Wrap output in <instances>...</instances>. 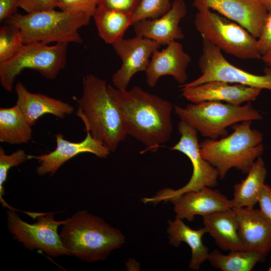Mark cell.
Listing matches in <instances>:
<instances>
[{
	"label": "cell",
	"instance_id": "21",
	"mask_svg": "<svg viewBox=\"0 0 271 271\" xmlns=\"http://www.w3.org/2000/svg\"><path fill=\"white\" fill-rule=\"evenodd\" d=\"M204 227L217 245L224 250H244L238 234V223L231 208L203 217Z\"/></svg>",
	"mask_w": 271,
	"mask_h": 271
},
{
	"label": "cell",
	"instance_id": "23",
	"mask_svg": "<svg viewBox=\"0 0 271 271\" xmlns=\"http://www.w3.org/2000/svg\"><path fill=\"white\" fill-rule=\"evenodd\" d=\"M247 174L244 180L234 186L233 197L230 200L231 208H253L258 202L267 174L261 157L255 161Z\"/></svg>",
	"mask_w": 271,
	"mask_h": 271
},
{
	"label": "cell",
	"instance_id": "16",
	"mask_svg": "<svg viewBox=\"0 0 271 271\" xmlns=\"http://www.w3.org/2000/svg\"><path fill=\"white\" fill-rule=\"evenodd\" d=\"M166 46L165 49L154 52L145 71L147 83L151 87L156 86L163 76H172L180 85L188 79L186 71L191 61L190 56L176 41Z\"/></svg>",
	"mask_w": 271,
	"mask_h": 271
},
{
	"label": "cell",
	"instance_id": "8",
	"mask_svg": "<svg viewBox=\"0 0 271 271\" xmlns=\"http://www.w3.org/2000/svg\"><path fill=\"white\" fill-rule=\"evenodd\" d=\"M68 44H25L13 58L0 63L2 86L5 90L12 91L16 78L26 69L37 71L48 79H54L66 65Z\"/></svg>",
	"mask_w": 271,
	"mask_h": 271
},
{
	"label": "cell",
	"instance_id": "35",
	"mask_svg": "<svg viewBox=\"0 0 271 271\" xmlns=\"http://www.w3.org/2000/svg\"><path fill=\"white\" fill-rule=\"evenodd\" d=\"M20 0H0V21L9 19L16 14Z\"/></svg>",
	"mask_w": 271,
	"mask_h": 271
},
{
	"label": "cell",
	"instance_id": "22",
	"mask_svg": "<svg viewBox=\"0 0 271 271\" xmlns=\"http://www.w3.org/2000/svg\"><path fill=\"white\" fill-rule=\"evenodd\" d=\"M170 243L178 246L182 242L187 243L191 250V258L189 264L190 269L198 270L201 264L206 260L209 254L208 248L204 245L202 237L207 233L205 228L194 229L187 226L182 219L175 217L173 220L168 221Z\"/></svg>",
	"mask_w": 271,
	"mask_h": 271
},
{
	"label": "cell",
	"instance_id": "17",
	"mask_svg": "<svg viewBox=\"0 0 271 271\" xmlns=\"http://www.w3.org/2000/svg\"><path fill=\"white\" fill-rule=\"evenodd\" d=\"M187 13L184 0H174L170 10L156 19H145L132 25L136 36L153 40L161 45L168 44L184 38L179 26Z\"/></svg>",
	"mask_w": 271,
	"mask_h": 271
},
{
	"label": "cell",
	"instance_id": "3",
	"mask_svg": "<svg viewBox=\"0 0 271 271\" xmlns=\"http://www.w3.org/2000/svg\"><path fill=\"white\" fill-rule=\"evenodd\" d=\"M62 225L60 236L64 246L70 255L84 261L103 260L125 241L120 230L85 210L75 213Z\"/></svg>",
	"mask_w": 271,
	"mask_h": 271
},
{
	"label": "cell",
	"instance_id": "29",
	"mask_svg": "<svg viewBox=\"0 0 271 271\" xmlns=\"http://www.w3.org/2000/svg\"><path fill=\"white\" fill-rule=\"evenodd\" d=\"M171 0H141L132 13L133 23L145 19H156L166 13L172 7Z\"/></svg>",
	"mask_w": 271,
	"mask_h": 271
},
{
	"label": "cell",
	"instance_id": "9",
	"mask_svg": "<svg viewBox=\"0 0 271 271\" xmlns=\"http://www.w3.org/2000/svg\"><path fill=\"white\" fill-rule=\"evenodd\" d=\"M178 129L180 140L171 150L179 151L189 158L193 168L191 177L182 187L176 190L163 189L153 197L143 198L144 202L156 203L163 201H171L185 192L198 190L204 187L213 188L218 184L219 175L217 170L201 155L198 131L181 120L178 123Z\"/></svg>",
	"mask_w": 271,
	"mask_h": 271
},
{
	"label": "cell",
	"instance_id": "20",
	"mask_svg": "<svg viewBox=\"0 0 271 271\" xmlns=\"http://www.w3.org/2000/svg\"><path fill=\"white\" fill-rule=\"evenodd\" d=\"M15 89L17 96L16 104L32 126L46 114L63 118L74 112V107L68 103L41 93H32L21 82L15 84Z\"/></svg>",
	"mask_w": 271,
	"mask_h": 271
},
{
	"label": "cell",
	"instance_id": "18",
	"mask_svg": "<svg viewBox=\"0 0 271 271\" xmlns=\"http://www.w3.org/2000/svg\"><path fill=\"white\" fill-rule=\"evenodd\" d=\"M238 223V234L244 250L254 252L264 258L271 250V222L259 209L232 208Z\"/></svg>",
	"mask_w": 271,
	"mask_h": 271
},
{
	"label": "cell",
	"instance_id": "27",
	"mask_svg": "<svg viewBox=\"0 0 271 271\" xmlns=\"http://www.w3.org/2000/svg\"><path fill=\"white\" fill-rule=\"evenodd\" d=\"M24 44L18 27L9 24L2 26L0 29V63L13 58Z\"/></svg>",
	"mask_w": 271,
	"mask_h": 271
},
{
	"label": "cell",
	"instance_id": "15",
	"mask_svg": "<svg viewBox=\"0 0 271 271\" xmlns=\"http://www.w3.org/2000/svg\"><path fill=\"white\" fill-rule=\"evenodd\" d=\"M182 95L193 103L206 101H224L234 105L255 100L261 89L246 85L212 81L181 89Z\"/></svg>",
	"mask_w": 271,
	"mask_h": 271
},
{
	"label": "cell",
	"instance_id": "32",
	"mask_svg": "<svg viewBox=\"0 0 271 271\" xmlns=\"http://www.w3.org/2000/svg\"><path fill=\"white\" fill-rule=\"evenodd\" d=\"M57 3V0H20L19 8L29 13L55 9Z\"/></svg>",
	"mask_w": 271,
	"mask_h": 271
},
{
	"label": "cell",
	"instance_id": "2",
	"mask_svg": "<svg viewBox=\"0 0 271 271\" xmlns=\"http://www.w3.org/2000/svg\"><path fill=\"white\" fill-rule=\"evenodd\" d=\"M76 101V114L83 121L85 132L114 152L127 135L106 82L93 74L85 75L82 79V95Z\"/></svg>",
	"mask_w": 271,
	"mask_h": 271
},
{
	"label": "cell",
	"instance_id": "37",
	"mask_svg": "<svg viewBox=\"0 0 271 271\" xmlns=\"http://www.w3.org/2000/svg\"><path fill=\"white\" fill-rule=\"evenodd\" d=\"M268 11L271 10V0H259Z\"/></svg>",
	"mask_w": 271,
	"mask_h": 271
},
{
	"label": "cell",
	"instance_id": "1",
	"mask_svg": "<svg viewBox=\"0 0 271 271\" xmlns=\"http://www.w3.org/2000/svg\"><path fill=\"white\" fill-rule=\"evenodd\" d=\"M108 91L121 116L126 135L144 144V153L156 152L170 139L173 131L169 101L134 86L129 90L108 85Z\"/></svg>",
	"mask_w": 271,
	"mask_h": 271
},
{
	"label": "cell",
	"instance_id": "5",
	"mask_svg": "<svg viewBox=\"0 0 271 271\" xmlns=\"http://www.w3.org/2000/svg\"><path fill=\"white\" fill-rule=\"evenodd\" d=\"M92 16L81 12L55 9L15 14L5 21L18 27L25 44L41 42L81 44L78 30L89 24Z\"/></svg>",
	"mask_w": 271,
	"mask_h": 271
},
{
	"label": "cell",
	"instance_id": "31",
	"mask_svg": "<svg viewBox=\"0 0 271 271\" xmlns=\"http://www.w3.org/2000/svg\"><path fill=\"white\" fill-rule=\"evenodd\" d=\"M257 44L261 56L271 52V10L268 11L261 32L257 39Z\"/></svg>",
	"mask_w": 271,
	"mask_h": 271
},
{
	"label": "cell",
	"instance_id": "6",
	"mask_svg": "<svg viewBox=\"0 0 271 271\" xmlns=\"http://www.w3.org/2000/svg\"><path fill=\"white\" fill-rule=\"evenodd\" d=\"M175 113L182 121L199 132L202 136L216 140L228 135L226 128L244 121L261 120L259 112L247 102L234 105L221 101H206L174 107Z\"/></svg>",
	"mask_w": 271,
	"mask_h": 271
},
{
	"label": "cell",
	"instance_id": "7",
	"mask_svg": "<svg viewBox=\"0 0 271 271\" xmlns=\"http://www.w3.org/2000/svg\"><path fill=\"white\" fill-rule=\"evenodd\" d=\"M203 40L221 51L241 59H259L257 39L237 23L205 9L198 11L194 20Z\"/></svg>",
	"mask_w": 271,
	"mask_h": 271
},
{
	"label": "cell",
	"instance_id": "13",
	"mask_svg": "<svg viewBox=\"0 0 271 271\" xmlns=\"http://www.w3.org/2000/svg\"><path fill=\"white\" fill-rule=\"evenodd\" d=\"M198 11H217L246 29L254 38L259 36L268 10L259 0H193Z\"/></svg>",
	"mask_w": 271,
	"mask_h": 271
},
{
	"label": "cell",
	"instance_id": "26",
	"mask_svg": "<svg viewBox=\"0 0 271 271\" xmlns=\"http://www.w3.org/2000/svg\"><path fill=\"white\" fill-rule=\"evenodd\" d=\"M264 258L259 253L246 250L230 251L227 254L214 250L209 253L207 260L222 271H250Z\"/></svg>",
	"mask_w": 271,
	"mask_h": 271
},
{
	"label": "cell",
	"instance_id": "25",
	"mask_svg": "<svg viewBox=\"0 0 271 271\" xmlns=\"http://www.w3.org/2000/svg\"><path fill=\"white\" fill-rule=\"evenodd\" d=\"M32 125L17 104L0 108V142L11 145L27 143L32 139Z\"/></svg>",
	"mask_w": 271,
	"mask_h": 271
},
{
	"label": "cell",
	"instance_id": "4",
	"mask_svg": "<svg viewBox=\"0 0 271 271\" xmlns=\"http://www.w3.org/2000/svg\"><path fill=\"white\" fill-rule=\"evenodd\" d=\"M251 121L231 125L233 131L220 139H206L200 143L203 158L217 170L219 178L235 168L247 174L255 161L262 154L261 133L251 127Z\"/></svg>",
	"mask_w": 271,
	"mask_h": 271
},
{
	"label": "cell",
	"instance_id": "19",
	"mask_svg": "<svg viewBox=\"0 0 271 271\" xmlns=\"http://www.w3.org/2000/svg\"><path fill=\"white\" fill-rule=\"evenodd\" d=\"M171 202L176 217L189 221H193L196 215L203 217L231 208L230 200L218 190L209 187L185 192Z\"/></svg>",
	"mask_w": 271,
	"mask_h": 271
},
{
	"label": "cell",
	"instance_id": "11",
	"mask_svg": "<svg viewBox=\"0 0 271 271\" xmlns=\"http://www.w3.org/2000/svg\"><path fill=\"white\" fill-rule=\"evenodd\" d=\"M15 210L9 209L7 212L8 226L19 242L29 249H40L52 256L70 255L57 232L65 220H55L53 213H38L37 221L29 224L22 220Z\"/></svg>",
	"mask_w": 271,
	"mask_h": 271
},
{
	"label": "cell",
	"instance_id": "33",
	"mask_svg": "<svg viewBox=\"0 0 271 271\" xmlns=\"http://www.w3.org/2000/svg\"><path fill=\"white\" fill-rule=\"evenodd\" d=\"M141 0H100L98 5L123 12L132 13Z\"/></svg>",
	"mask_w": 271,
	"mask_h": 271
},
{
	"label": "cell",
	"instance_id": "30",
	"mask_svg": "<svg viewBox=\"0 0 271 271\" xmlns=\"http://www.w3.org/2000/svg\"><path fill=\"white\" fill-rule=\"evenodd\" d=\"M100 0H57V8L65 11L81 12L92 16Z\"/></svg>",
	"mask_w": 271,
	"mask_h": 271
},
{
	"label": "cell",
	"instance_id": "36",
	"mask_svg": "<svg viewBox=\"0 0 271 271\" xmlns=\"http://www.w3.org/2000/svg\"><path fill=\"white\" fill-rule=\"evenodd\" d=\"M261 59L268 66L271 65V52H268L262 55Z\"/></svg>",
	"mask_w": 271,
	"mask_h": 271
},
{
	"label": "cell",
	"instance_id": "12",
	"mask_svg": "<svg viewBox=\"0 0 271 271\" xmlns=\"http://www.w3.org/2000/svg\"><path fill=\"white\" fill-rule=\"evenodd\" d=\"M112 46L121 61L120 67L112 76V84L117 89L126 90L134 74L146 71L150 58L161 45L151 39L136 36L123 38Z\"/></svg>",
	"mask_w": 271,
	"mask_h": 271
},
{
	"label": "cell",
	"instance_id": "10",
	"mask_svg": "<svg viewBox=\"0 0 271 271\" xmlns=\"http://www.w3.org/2000/svg\"><path fill=\"white\" fill-rule=\"evenodd\" d=\"M198 64L201 75L191 82L180 85L181 89L221 81L271 90V65L264 69L262 75L249 73L230 63L218 47L206 40L203 39Z\"/></svg>",
	"mask_w": 271,
	"mask_h": 271
},
{
	"label": "cell",
	"instance_id": "24",
	"mask_svg": "<svg viewBox=\"0 0 271 271\" xmlns=\"http://www.w3.org/2000/svg\"><path fill=\"white\" fill-rule=\"evenodd\" d=\"M98 35L104 41L113 45L123 38L133 22L132 13L98 5L92 15Z\"/></svg>",
	"mask_w": 271,
	"mask_h": 271
},
{
	"label": "cell",
	"instance_id": "34",
	"mask_svg": "<svg viewBox=\"0 0 271 271\" xmlns=\"http://www.w3.org/2000/svg\"><path fill=\"white\" fill-rule=\"evenodd\" d=\"M259 210L271 222V186L265 183L262 187L258 202Z\"/></svg>",
	"mask_w": 271,
	"mask_h": 271
},
{
	"label": "cell",
	"instance_id": "28",
	"mask_svg": "<svg viewBox=\"0 0 271 271\" xmlns=\"http://www.w3.org/2000/svg\"><path fill=\"white\" fill-rule=\"evenodd\" d=\"M27 160L28 155L22 149H18L11 154L7 155L3 147H0V201L3 206L9 209H15L10 206L3 198L5 193L4 185L7 180L8 173L12 167L17 166Z\"/></svg>",
	"mask_w": 271,
	"mask_h": 271
},
{
	"label": "cell",
	"instance_id": "14",
	"mask_svg": "<svg viewBox=\"0 0 271 271\" xmlns=\"http://www.w3.org/2000/svg\"><path fill=\"white\" fill-rule=\"evenodd\" d=\"M55 137L56 147L54 151L39 156L28 155V160L35 159L39 162L37 168L39 175L54 174L65 162L81 153H91L100 158H106L110 153L104 144L88 132L84 139L80 142L65 140L61 133L56 134Z\"/></svg>",
	"mask_w": 271,
	"mask_h": 271
},
{
	"label": "cell",
	"instance_id": "38",
	"mask_svg": "<svg viewBox=\"0 0 271 271\" xmlns=\"http://www.w3.org/2000/svg\"><path fill=\"white\" fill-rule=\"evenodd\" d=\"M267 270H268V271H271V264H270V265L269 266V267L268 268Z\"/></svg>",
	"mask_w": 271,
	"mask_h": 271
}]
</instances>
